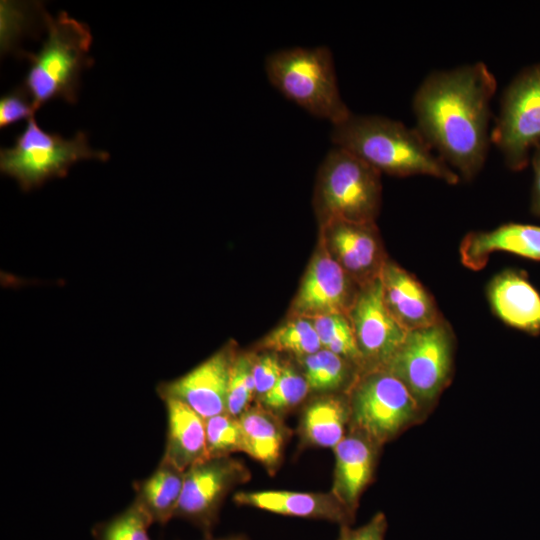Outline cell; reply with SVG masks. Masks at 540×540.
I'll return each mask as SVG.
<instances>
[{
  "label": "cell",
  "instance_id": "cell-1",
  "mask_svg": "<svg viewBox=\"0 0 540 540\" xmlns=\"http://www.w3.org/2000/svg\"><path fill=\"white\" fill-rule=\"evenodd\" d=\"M496 88L489 68L476 62L433 72L414 95L416 129L461 180H472L485 163Z\"/></svg>",
  "mask_w": 540,
  "mask_h": 540
},
{
  "label": "cell",
  "instance_id": "cell-2",
  "mask_svg": "<svg viewBox=\"0 0 540 540\" xmlns=\"http://www.w3.org/2000/svg\"><path fill=\"white\" fill-rule=\"evenodd\" d=\"M334 146L394 176L427 175L457 184L459 175L437 154L417 129L379 115H355L332 125Z\"/></svg>",
  "mask_w": 540,
  "mask_h": 540
},
{
  "label": "cell",
  "instance_id": "cell-3",
  "mask_svg": "<svg viewBox=\"0 0 540 540\" xmlns=\"http://www.w3.org/2000/svg\"><path fill=\"white\" fill-rule=\"evenodd\" d=\"M43 20L48 35L42 49L37 54H25L30 68L23 87L35 111L55 98L75 103L80 73L93 65L87 55L92 35L86 24L64 11L55 18L43 11Z\"/></svg>",
  "mask_w": 540,
  "mask_h": 540
},
{
  "label": "cell",
  "instance_id": "cell-4",
  "mask_svg": "<svg viewBox=\"0 0 540 540\" xmlns=\"http://www.w3.org/2000/svg\"><path fill=\"white\" fill-rule=\"evenodd\" d=\"M264 67L270 83L311 115L334 125L352 113L340 95L328 46L280 49L267 55Z\"/></svg>",
  "mask_w": 540,
  "mask_h": 540
},
{
  "label": "cell",
  "instance_id": "cell-5",
  "mask_svg": "<svg viewBox=\"0 0 540 540\" xmlns=\"http://www.w3.org/2000/svg\"><path fill=\"white\" fill-rule=\"evenodd\" d=\"M381 173L351 152L334 146L321 162L314 193L321 224L332 220L372 223L381 205Z\"/></svg>",
  "mask_w": 540,
  "mask_h": 540
},
{
  "label": "cell",
  "instance_id": "cell-6",
  "mask_svg": "<svg viewBox=\"0 0 540 540\" xmlns=\"http://www.w3.org/2000/svg\"><path fill=\"white\" fill-rule=\"evenodd\" d=\"M347 395L348 430L361 433L379 447L426 415L406 386L385 369L361 372Z\"/></svg>",
  "mask_w": 540,
  "mask_h": 540
},
{
  "label": "cell",
  "instance_id": "cell-7",
  "mask_svg": "<svg viewBox=\"0 0 540 540\" xmlns=\"http://www.w3.org/2000/svg\"><path fill=\"white\" fill-rule=\"evenodd\" d=\"M83 159L107 161L109 153L93 150L86 133L78 131L71 139L42 130L31 117L12 147L0 151V169L14 178L23 191L40 187L50 178H62L75 162Z\"/></svg>",
  "mask_w": 540,
  "mask_h": 540
},
{
  "label": "cell",
  "instance_id": "cell-8",
  "mask_svg": "<svg viewBox=\"0 0 540 540\" xmlns=\"http://www.w3.org/2000/svg\"><path fill=\"white\" fill-rule=\"evenodd\" d=\"M455 339L448 323L408 331L383 368L398 378L427 414L451 380Z\"/></svg>",
  "mask_w": 540,
  "mask_h": 540
},
{
  "label": "cell",
  "instance_id": "cell-9",
  "mask_svg": "<svg viewBox=\"0 0 540 540\" xmlns=\"http://www.w3.org/2000/svg\"><path fill=\"white\" fill-rule=\"evenodd\" d=\"M490 139L512 171L529 164L540 144V63L523 69L506 88Z\"/></svg>",
  "mask_w": 540,
  "mask_h": 540
},
{
  "label": "cell",
  "instance_id": "cell-10",
  "mask_svg": "<svg viewBox=\"0 0 540 540\" xmlns=\"http://www.w3.org/2000/svg\"><path fill=\"white\" fill-rule=\"evenodd\" d=\"M249 479V469L230 456L209 458L193 465L185 471L174 518L187 520L206 537L211 536L225 497Z\"/></svg>",
  "mask_w": 540,
  "mask_h": 540
},
{
  "label": "cell",
  "instance_id": "cell-11",
  "mask_svg": "<svg viewBox=\"0 0 540 540\" xmlns=\"http://www.w3.org/2000/svg\"><path fill=\"white\" fill-rule=\"evenodd\" d=\"M347 316L361 356L362 372L383 369L407 331L386 307L380 276L359 288Z\"/></svg>",
  "mask_w": 540,
  "mask_h": 540
},
{
  "label": "cell",
  "instance_id": "cell-12",
  "mask_svg": "<svg viewBox=\"0 0 540 540\" xmlns=\"http://www.w3.org/2000/svg\"><path fill=\"white\" fill-rule=\"evenodd\" d=\"M359 288L325 245L307 268L293 302V312L307 319L347 315Z\"/></svg>",
  "mask_w": 540,
  "mask_h": 540
},
{
  "label": "cell",
  "instance_id": "cell-13",
  "mask_svg": "<svg viewBox=\"0 0 540 540\" xmlns=\"http://www.w3.org/2000/svg\"><path fill=\"white\" fill-rule=\"evenodd\" d=\"M232 348L224 347L188 373L157 386L164 400L180 401L202 418L226 412V400L231 364L235 357Z\"/></svg>",
  "mask_w": 540,
  "mask_h": 540
},
{
  "label": "cell",
  "instance_id": "cell-14",
  "mask_svg": "<svg viewBox=\"0 0 540 540\" xmlns=\"http://www.w3.org/2000/svg\"><path fill=\"white\" fill-rule=\"evenodd\" d=\"M322 232L331 255L359 287L380 276L387 258L375 222L332 220Z\"/></svg>",
  "mask_w": 540,
  "mask_h": 540
},
{
  "label": "cell",
  "instance_id": "cell-15",
  "mask_svg": "<svg viewBox=\"0 0 540 540\" xmlns=\"http://www.w3.org/2000/svg\"><path fill=\"white\" fill-rule=\"evenodd\" d=\"M380 281L386 307L405 331L429 327L443 319L432 295L395 262L386 260Z\"/></svg>",
  "mask_w": 540,
  "mask_h": 540
},
{
  "label": "cell",
  "instance_id": "cell-16",
  "mask_svg": "<svg viewBox=\"0 0 540 540\" xmlns=\"http://www.w3.org/2000/svg\"><path fill=\"white\" fill-rule=\"evenodd\" d=\"M380 449L361 433L350 430L333 449L335 468L330 492L354 517L360 498L372 481Z\"/></svg>",
  "mask_w": 540,
  "mask_h": 540
},
{
  "label": "cell",
  "instance_id": "cell-17",
  "mask_svg": "<svg viewBox=\"0 0 540 540\" xmlns=\"http://www.w3.org/2000/svg\"><path fill=\"white\" fill-rule=\"evenodd\" d=\"M238 505L305 519L325 520L352 525L355 517L332 492H297L288 490L240 491L234 497Z\"/></svg>",
  "mask_w": 540,
  "mask_h": 540
},
{
  "label": "cell",
  "instance_id": "cell-18",
  "mask_svg": "<svg viewBox=\"0 0 540 540\" xmlns=\"http://www.w3.org/2000/svg\"><path fill=\"white\" fill-rule=\"evenodd\" d=\"M487 297L495 315L528 335H540V292L526 272L507 269L490 281Z\"/></svg>",
  "mask_w": 540,
  "mask_h": 540
},
{
  "label": "cell",
  "instance_id": "cell-19",
  "mask_svg": "<svg viewBox=\"0 0 540 540\" xmlns=\"http://www.w3.org/2000/svg\"><path fill=\"white\" fill-rule=\"evenodd\" d=\"M498 251L540 261V226L507 223L490 231H473L459 247L462 264L473 271L483 269L490 255Z\"/></svg>",
  "mask_w": 540,
  "mask_h": 540
},
{
  "label": "cell",
  "instance_id": "cell-20",
  "mask_svg": "<svg viewBox=\"0 0 540 540\" xmlns=\"http://www.w3.org/2000/svg\"><path fill=\"white\" fill-rule=\"evenodd\" d=\"M167 411V438L162 461L185 472L209 459L205 419L186 404L164 400Z\"/></svg>",
  "mask_w": 540,
  "mask_h": 540
},
{
  "label": "cell",
  "instance_id": "cell-21",
  "mask_svg": "<svg viewBox=\"0 0 540 540\" xmlns=\"http://www.w3.org/2000/svg\"><path fill=\"white\" fill-rule=\"evenodd\" d=\"M347 393L320 394L303 409L299 433L304 444L334 449L349 429Z\"/></svg>",
  "mask_w": 540,
  "mask_h": 540
},
{
  "label": "cell",
  "instance_id": "cell-22",
  "mask_svg": "<svg viewBox=\"0 0 540 540\" xmlns=\"http://www.w3.org/2000/svg\"><path fill=\"white\" fill-rule=\"evenodd\" d=\"M242 433V452L273 474L280 465L287 428L279 416L258 405L238 417Z\"/></svg>",
  "mask_w": 540,
  "mask_h": 540
},
{
  "label": "cell",
  "instance_id": "cell-23",
  "mask_svg": "<svg viewBox=\"0 0 540 540\" xmlns=\"http://www.w3.org/2000/svg\"><path fill=\"white\" fill-rule=\"evenodd\" d=\"M185 472L160 461L156 470L135 486L134 502L151 523L166 524L174 518L184 484Z\"/></svg>",
  "mask_w": 540,
  "mask_h": 540
},
{
  "label": "cell",
  "instance_id": "cell-24",
  "mask_svg": "<svg viewBox=\"0 0 540 540\" xmlns=\"http://www.w3.org/2000/svg\"><path fill=\"white\" fill-rule=\"evenodd\" d=\"M302 359L310 392L347 393L360 374L351 362L324 348Z\"/></svg>",
  "mask_w": 540,
  "mask_h": 540
},
{
  "label": "cell",
  "instance_id": "cell-25",
  "mask_svg": "<svg viewBox=\"0 0 540 540\" xmlns=\"http://www.w3.org/2000/svg\"><path fill=\"white\" fill-rule=\"evenodd\" d=\"M262 346L273 352H285L301 358L322 349L311 319L303 317L292 319L271 331Z\"/></svg>",
  "mask_w": 540,
  "mask_h": 540
},
{
  "label": "cell",
  "instance_id": "cell-26",
  "mask_svg": "<svg viewBox=\"0 0 540 540\" xmlns=\"http://www.w3.org/2000/svg\"><path fill=\"white\" fill-rule=\"evenodd\" d=\"M322 348L351 362L360 373L362 360L357 347L353 328L345 314H329L311 319Z\"/></svg>",
  "mask_w": 540,
  "mask_h": 540
},
{
  "label": "cell",
  "instance_id": "cell-27",
  "mask_svg": "<svg viewBox=\"0 0 540 540\" xmlns=\"http://www.w3.org/2000/svg\"><path fill=\"white\" fill-rule=\"evenodd\" d=\"M309 392L304 375L292 366L283 364L277 382L258 402L260 406L279 416L300 404Z\"/></svg>",
  "mask_w": 540,
  "mask_h": 540
},
{
  "label": "cell",
  "instance_id": "cell-28",
  "mask_svg": "<svg viewBox=\"0 0 540 540\" xmlns=\"http://www.w3.org/2000/svg\"><path fill=\"white\" fill-rule=\"evenodd\" d=\"M253 361L251 354H236L230 368L226 413L239 417L249 408L255 395L253 379Z\"/></svg>",
  "mask_w": 540,
  "mask_h": 540
},
{
  "label": "cell",
  "instance_id": "cell-29",
  "mask_svg": "<svg viewBox=\"0 0 540 540\" xmlns=\"http://www.w3.org/2000/svg\"><path fill=\"white\" fill-rule=\"evenodd\" d=\"M150 519L133 501L124 511L94 528L96 540H150Z\"/></svg>",
  "mask_w": 540,
  "mask_h": 540
},
{
  "label": "cell",
  "instance_id": "cell-30",
  "mask_svg": "<svg viewBox=\"0 0 540 540\" xmlns=\"http://www.w3.org/2000/svg\"><path fill=\"white\" fill-rule=\"evenodd\" d=\"M208 458L228 457L242 451V433L237 417L221 413L205 419Z\"/></svg>",
  "mask_w": 540,
  "mask_h": 540
},
{
  "label": "cell",
  "instance_id": "cell-31",
  "mask_svg": "<svg viewBox=\"0 0 540 540\" xmlns=\"http://www.w3.org/2000/svg\"><path fill=\"white\" fill-rule=\"evenodd\" d=\"M35 110L26 89L21 86L0 99V127L4 128L22 119L33 117Z\"/></svg>",
  "mask_w": 540,
  "mask_h": 540
},
{
  "label": "cell",
  "instance_id": "cell-32",
  "mask_svg": "<svg viewBox=\"0 0 540 540\" xmlns=\"http://www.w3.org/2000/svg\"><path fill=\"white\" fill-rule=\"evenodd\" d=\"M283 368V363L275 353L254 356L253 379L255 396L259 399L265 395L277 382Z\"/></svg>",
  "mask_w": 540,
  "mask_h": 540
},
{
  "label": "cell",
  "instance_id": "cell-33",
  "mask_svg": "<svg viewBox=\"0 0 540 540\" xmlns=\"http://www.w3.org/2000/svg\"><path fill=\"white\" fill-rule=\"evenodd\" d=\"M387 527L388 522L385 514L378 512L360 527L340 526L338 540H385Z\"/></svg>",
  "mask_w": 540,
  "mask_h": 540
},
{
  "label": "cell",
  "instance_id": "cell-34",
  "mask_svg": "<svg viewBox=\"0 0 540 540\" xmlns=\"http://www.w3.org/2000/svg\"><path fill=\"white\" fill-rule=\"evenodd\" d=\"M530 161L534 173L530 210L540 218V144L534 148Z\"/></svg>",
  "mask_w": 540,
  "mask_h": 540
},
{
  "label": "cell",
  "instance_id": "cell-35",
  "mask_svg": "<svg viewBox=\"0 0 540 540\" xmlns=\"http://www.w3.org/2000/svg\"><path fill=\"white\" fill-rule=\"evenodd\" d=\"M203 540H249V539L244 535H232V536H227V537H222V538H212V536H209V537H205V539Z\"/></svg>",
  "mask_w": 540,
  "mask_h": 540
}]
</instances>
